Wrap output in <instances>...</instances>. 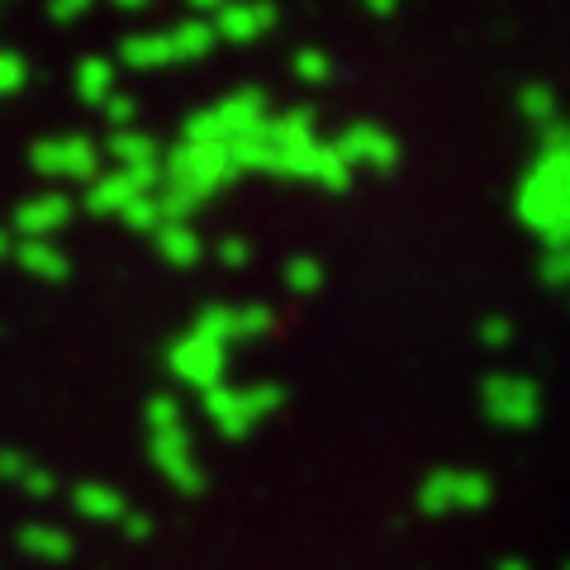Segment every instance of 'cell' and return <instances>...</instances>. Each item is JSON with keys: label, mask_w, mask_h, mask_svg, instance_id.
I'll return each instance as SVG.
<instances>
[{"label": "cell", "mask_w": 570, "mask_h": 570, "mask_svg": "<svg viewBox=\"0 0 570 570\" xmlns=\"http://www.w3.org/2000/svg\"><path fill=\"white\" fill-rule=\"evenodd\" d=\"M266 119L272 115H266V100L257 91H234V96L214 100L209 110L186 119V142H214V148H224L234 138L257 134Z\"/></svg>", "instance_id": "cell-1"}, {"label": "cell", "mask_w": 570, "mask_h": 570, "mask_svg": "<svg viewBox=\"0 0 570 570\" xmlns=\"http://www.w3.org/2000/svg\"><path fill=\"white\" fill-rule=\"evenodd\" d=\"M281 404V390L276 385H214L205 395V414L214 419L219 433H247L253 423H262L272 409Z\"/></svg>", "instance_id": "cell-2"}, {"label": "cell", "mask_w": 570, "mask_h": 570, "mask_svg": "<svg viewBox=\"0 0 570 570\" xmlns=\"http://www.w3.org/2000/svg\"><path fill=\"white\" fill-rule=\"evenodd\" d=\"M167 366H171V376L190 385V390H209L214 385H224V366H228V347L224 343H214V337H205L200 328H190L181 343L171 347L167 356Z\"/></svg>", "instance_id": "cell-3"}, {"label": "cell", "mask_w": 570, "mask_h": 570, "mask_svg": "<svg viewBox=\"0 0 570 570\" xmlns=\"http://www.w3.org/2000/svg\"><path fill=\"white\" fill-rule=\"evenodd\" d=\"M494 485L480 471H438L423 480L419 490V509L428 513H461V509H480L490 504Z\"/></svg>", "instance_id": "cell-4"}, {"label": "cell", "mask_w": 570, "mask_h": 570, "mask_svg": "<svg viewBox=\"0 0 570 570\" xmlns=\"http://www.w3.org/2000/svg\"><path fill=\"white\" fill-rule=\"evenodd\" d=\"M33 167L52 181H96L100 148L91 138H48L33 148Z\"/></svg>", "instance_id": "cell-5"}, {"label": "cell", "mask_w": 570, "mask_h": 570, "mask_svg": "<svg viewBox=\"0 0 570 570\" xmlns=\"http://www.w3.org/2000/svg\"><path fill=\"white\" fill-rule=\"evenodd\" d=\"M485 414L499 428H528L538 419V390L523 376H494L485 385Z\"/></svg>", "instance_id": "cell-6"}, {"label": "cell", "mask_w": 570, "mask_h": 570, "mask_svg": "<svg viewBox=\"0 0 570 570\" xmlns=\"http://www.w3.org/2000/svg\"><path fill=\"white\" fill-rule=\"evenodd\" d=\"M272 24H276V10L266 6V0H224V6L214 10V20H209L214 43H219V39H228V43H253Z\"/></svg>", "instance_id": "cell-7"}, {"label": "cell", "mask_w": 570, "mask_h": 570, "mask_svg": "<svg viewBox=\"0 0 570 570\" xmlns=\"http://www.w3.org/2000/svg\"><path fill=\"white\" fill-rule=\"evenodd\" d=\"M333 148H337V157H343L347 171L395 163V138H390L385 129H376V124H352V129H343V138H337Z\"/></svg>", "instance_id": "cell-8"}, {"label": "cell", "mask_w": 570, "mask_h": 570, "mask_svg": "<svg viewBox=\"0 0 570 570\" xmlns=\"http://www.w3.org/2000/svg\"><path fill=\"white\" fill-rule=\"evenodd\" d=\"M153 461L176 490H200V466H195L190 438L186 428H167V433H153Z\"/></svg>", "instance_id": "cell-9"}, {"label": "cell", "mask_w": 570, "mask_h": 570, "mask_svg": "<svg viewBox=\"0 0 570 570\" xmlns=\"http://www.w3.org/2000/svg\"><path fill=\"white\" fill-rule=\"evenodd\" d=\"M67 224H71V200H67V195H58V190L39 195V200H24L20 214H14L20 238H52Z\"/></svg>", "instance_id": "cell-10"}, {"label": "cell", "mask_w": 570, "mask_h": 570, "mask_svg": "<svg viewBox=\"0 0 570 570\" xmlns=\"http://www.w3.org/2000/svg\"><path fill=\"white\" fill-rule=\"evenodd\" d=\"M148 190H157V186L138 181V176L115 167L110 176H96V181H91V190H86V205H91V214H124L138 200V195H148Z\"/></svg>", "instance_id": "cell-11"}, {"label": "cell", "mask_w": 570, "mask_h": 570, "mask_svg": "<svg viewBox=\"0 0 570 570\" xmlns=\"http://www.w3.org/2000/svg\"><path fill=\"white\" fill-rule=\"evenodd\" d=\"M110 153H115L119 171H129V176H138V181L157 186V171H163V163H157L153 138H142V134H119V138L110 142Z\"/></svg>", "instance_id": "cell-12"}, {"label": "cell", "mask_w": 570, "mask_h": 570, "mask_svg": "<svg viewBox=\"0 0 570 570\" xmlns=\"http://www.w3.org/2000/svg\"><path fill=\"white\" fill-rule=\"evenodd\" d=\"M153 238H157V253H163L171 266H195L200 262V238H195V228H190V219H163L153 228Z\"/></svg>", "instance_id": "cell-13"}, {"label": "cell", "mask_w": 570, "mask_h": 570, "mask_svg": "<svg viewBox=\"0 0 570 570\" xmlns=\"http://www.w3.org/2000/svg\"><path fill=\"white\" fill-rule=\"evenodd\" d=\"M129 67H171L176 62V48H171V33H134L124 39V52H119Z\"/></svg>", "instance_id": "cell-14"}, {"label": "cell", "mask_w": 570, "mask_h": 570, "mask_svg": "<svg viewBox=\"0 0 570 570\" xmlns=\"http://www.w3.org/2000/svg\"><path fill=\"white\" fill-rule=\"evenodd\" d=\"M71 504H77V513H86V519H96V523H124V513H129V504H124L110 485H81L77 494H71Z\"/></svg>", "instance_id": "cell-15"}, {"label": "cell", "mask_w": 570, "mask_h": 570, "mask_svg": "<svg viewBox=\"0 0 570 570\" xmlns=\"http://www.w3.org/2000/svg\"><path fill=\"white\" fill-rule=\"evenodd\" d=\"M14 257H20V266L29 276H43V281H58L67 272V257L52 247V238H24L14 247Z\"/></svg>", "instance_id": "cell-16"}, {"label": "cell", "mask_w": 570, "mask_h": 570, "mask_svg": "<svg viewBox=\"0 0 570 570\" xmlns=\"http://www.w3.org/2000/svg\"><path fill=\"white\" fill-rule=\"evenodd\" d=\"M77 96L81 100H91V105H105L115 96V62H105V58H86L77 67Z\"/></svg>", "instance_id": "cell-17"}, {"label": "cell", "mask_w": 570, "mask_h": 570, "mask_svg": "<svg viewBox=\"0 0 570 570\" xmlns=\"http://www.w3.org/2000/svg\"><path fill=\"white\" fill-rule=\"evenodd\" d=\"M24 551H33V557H43V561H62L71 557V538L62 528H24Z\"/></svg>", "instance_id": "cell-18"}, {"label": "cell", "mask_w": 570, "mask_h": 570, "mask_svg": "<svg viewBox=\"0 0 570 570\" xmlns=\"http://www.w3.org/2000/svg\"><path fill=\"white\" fill-rule=\"evenodd\" d=\"M119 219L129 224V228H138V234H153V228L163 224L167 214H163V205H157V190H148V195H138V200H134L129 209H124Z\"/></svg>", "instance_id": "cell-19"}, {"label": "cell", "mask_w": 570, "mask_h": 570, "mask_svg": "<svg viewBox=\"0 0 570 570\" xmlns=\"http://www.w3.org/2000/svg\"><path fill=\"white\" fill-rule=\"evenodd\" d=\"M295 77H299V81H309V86H324V81L333 77V62H328V52H318V48L295 52Z\"/></svg>", "instance_id": "cell-20"}, {"label": "cell", "mask_w": 570, "mask_h": 570, "mask_svg": "<svg viewBox=\"0 0 570 570\" xmlns=\"http://www.w3.org/2000/svg\"><path fill=\"white\" fill-rule=\"evenodd\" d=\"M266 328H272V314L247 305V309H234V343H253V337H262Z\"/></svg>", "instance_id": "cell-21"}, {"label": "cell", "mask_w": 570, "mask_h": 570, "mask_svg": "<svg viewBox=\"0 0 570 570\" xmlns=\"http://www.w3.org/2000/svg\"><path fill=\"white\" fill-rule=\"evenodd\" d=\"M181 419H186V414H181V404H176L171 395H157V400L148 404V433H167V428H186Z\"/></svg>", "instance_id": "cell-22"}, {"label": "cell", "mask_w": 570, "mask_h": 570, "mask_svg": "<svg viewBox=\"0 0 570 570\" xmlns=\"http://www.w3.org/2000/svg\"><path fill=\"white\" fill-rule=\"evenodd\" d=\"M29 77V67L20 52H10V48H0V96H10V91H20Z\"/></svg>", "instance_id": "cell-23"}, {"label": "cell", "mask_w": 570, "mask_h": 570, "mask_svg": "<svg viewBox=\"0 0 570 570\" xmlns=\"http://www.w3.org/2000/svg\"><path fill=\"white\" fill-rule=\"evenodd\" d=\"M318 281H324V272H318L314 257H295L291 266H285V285H291V291H314Z\"/></svg>", "instance_id": "cell-24"}, {"label": "cell", "mask_w": 570, "mask_h": 570, "mask_svg": "<svg viewBox=\"0 0 570 570\" xmlns=\"http://www.w3.org/2000/svg\"><path fill=\"white\" fill-rule=\"evenodd\" d=\"M105 115H110V124H119V129H124V124H129V119H134V100L115 91L110 100H105Z\"/></svg>", "instance_id": "cell-25"}, {"label": "cell", "mask_w": 570, "mask_h": 570, "mask_svg": "<svg viewBox=\"0 0 570 570\" xmlns=\"http://www.w3.org/2000/svg\"><path fill=\"white\" fill-rule=\"evenodd\" d=\"M523 115L528 119H551V100H547V91H523Z\"/></svg>", "instance_id": "cell-26"}, {"label": "cell", "mask_w": 570, "mask_h": 570, "mask_svg": "<svg viewBox=\"0 0 570 570\" xmlns=\"http://www.w3.org/2000/svg\"><path fill=\"white\" fill-rule=\"evenodd\" d=\"M219 262H224V266H243V262H247V243H243V238L219 243Z\"/></svg>", "instance_id": "cell-27"}, {"label": "cell", "mask_w": 570, "mask_h": 570, "mask_svg": "<svg viewBox=\"0 0 570 570\" xmlns=\"http://www.w3.org/2000/svg\"><path fill=\"white\" fill-rule=\"evenodd\" d=\"M24 490H29L33 499H48V494H52V475H48V471H29V475H24Z\"/></svg>", "instance_id": "cell-28"}, {"label": "cell", "mask_w": 570, "mask_h": 570, "mask_svg": "<svg viewBox=\"0 0 570 570\" xmlns=\"http://www.w3.org/2000/svg\"><path fill=\"white\" fill-rule=\"evenodd\" d=\"M86 10H91V0H52V14H58V20H77Z\"/></svg>", "instance_id": "cell-29"}, {"label": "cell", "mask_w": 570, "mask_h": 570, "mask_svg": "<svg viewBox=\"0 0 570 570\" xmlns=\"http://www.w3.org/2000/svg\"><path fill=\"white\" fill-rule=\"evenodd\" d=\"M0 475H10V480H24V475H29L24 456H20V452H6V456H0Z\"/></svg>", "instance_id": "cell-30"}, {"label": "cell", "mask_w": 570, "mask_h": 570, "mask_svg": "<svg viewBox=\"0 0 570 570\" xmlns=\"http://www.w3.org/2000/svg\"><path fill=\"white\" fill-rule=\"evenodd\" d=\"M509 324H485V347H504Z\"/></svg>", "instance_id": "cell-31"}, {"label": "cell", "mask_w": 570, "mask_h": 570, "mask_svg": "<svg viewBox=\"0 0 570 570\" xmlns=\"http://www.w3.org/2000/svg\"><path fill=\"white\" fill-rule=\"evenodd\" d=\"M190 6H195V10H209V14H214V10L224 6V0H190Z\"/></svg>", "instance_id": "cell-32"}, {"label": "cell", "mask_w": 570, "mask_h": 570, "mask_svg": "<svg viewBox=\"0 0 570 570\" xmlns=\"http://www.w3.org/2000/svg\"><path fill=\"white\" fill-rule=\"evenodd\" d=\"M119 10H142V6H153V0H115Z\"/></svg>", "instance_id": "cell-33"}, {"label": "cell", "mask_w": 570, "mask_h": 570, "mask_svg": "<svg viewBox=\"0 0 570 570\" xmlns=\"http://www.w3.org/2000/svg\"><path fill=\"white\" fill-rule=\"evenodd\" d=\"M371 10H395V0H366Z\"/></svg>", "instance_id": "cell-34"}, {"label": "cell", "mask_w": 570, "mask_h": 570, "mask_svg": "<svg viewBox=\"0 0 570 570\" xmlns=\"http://www.w3.org/2000/svg\"><path fill=\"white\" fill-rule=\"evenodd\" d=\"M6 253H14V247H10V234H0V257H6Z\"/></svg>", "instance_id": "cell-35"}, {"label": "cell", "mask_w": 570, "mask_h": 570, "mask_svg": "<svg viewBox=\"0 0 570 570\" xmlns=\"http://www.w3.org/2000/svg\"><path fill=\"white\" fill-rule=\"evenodd\" d=\"M499 570H528V561H504V566H499Z\"/></svg>", "instance_id": "cell-36"}]
</instances>
